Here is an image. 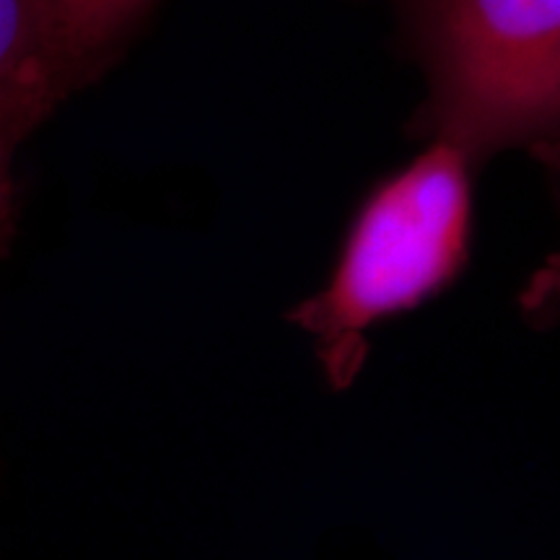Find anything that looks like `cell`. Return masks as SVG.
<instances>
[{"label": "cell", "instance_id": "2", "mask_svg": "<svg viewBox=\"0 0 560 560\" xmlns=\"http://www.w3.org/2000/svg\"><path fill=\"white\" fill-rule=\"evenodd\" d=\"M429 94L412 132L478 166L560 138V0H397Z\"/></svg>", "mask_w": 560, "mask_h": 560}, {"label": "cell", "instance_id": "1", "mask_svg": "<svg viewBox=\"0 0 560 560\" xmlns=\"http://www.w3.org/2000/svg\"><path fill=\"white\" fill-rule=\"evenodd\" d=\"M472 172L444 140L366 195L350 219L327 283L285 314L314 340L330 389L353 387L369 332L436 299L465 272L472 244Z\"/></svg>", "mask_w": 560, "mask_h": 560}, {"label": "cell", "instance_id": "4", "mask_svg": "<svg viewBox=\"0 0 560 560\" xmlns=\"http://www.w3.org/2000/svg\"><path fill=\"white\" fill-rule=\"evenodd\" d=\"M156 0H60L81 86L107 70Z\"/></svg>", "mask_w": 560, "mask_h": 560}, {"label": "cell", "instance_id": "3", "mask_svg": "<svg viewBox=\"0 0 560 560\" xmlns=\"http://www.w3.org/2000/svg\"><path fill=\"white\" fill-rule=\"evenodd\" d=\"M81 89L60 0H0V172L3 231L16 215L13 159L62 102Z\"/></svg>", "mask_w": 560, "mask_h": 560}, {"label": "cell", "instance_id": "5", "mask_svg": "<svg viewBox=\"0 0 560 560\" xmlns=\"http://www.w3.org/2000/svg\"><path fill=\"white\" fill-rule=\"evenodd\" d=\"M529 153L540 161L545 170L560 174V138L535 145ZM520 304L529 319H545L560 310V249L552 252L542 262V268L532 272L527 285L520 293Z\"/></svg>", "mask_w": 560, "mask_h": 560}]
</instances>
